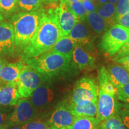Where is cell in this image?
<instances>
[{"mask_svg": "<svg viewBox=\"0 0 129 129\" xmlns=\"http://www.w3.org/2000/svg\"><path fill=\"white\" fill-rule=\"evenodd\" d=\"M101 129H126L118 113L112 117L101 122Z\"/></svg>", "mask_w": 129, "mask_h": 129, "instance_id": "cell-25", "label": "cell"}, {"mask_svg": "<svg viewBox=\"0 0 129 129\" xmlns=\"http://www.w3.org/2000/svg\"><path fill=\"white\" fill-rule=\"evenodd\" d=\"M17 85L6 84L0 90V105L6 106L16 105L20 98Z\"/></svg>", "mask_w": 129, "mask_h": 129, "instance_id": "cell-18", "label": "cell"}, {"mask_svg": "<svg viewBox=\"0 0 129 129\" xmlns=\"http://www.w3.org/2000/svg\"><path fill=\"white\" fill-rule=\"evenodd\" d=\"M9 115L4 111L0 110V125L6 124L7 122Z\"/></svg>", "mask_w": 129, "mask_h": 129, "instance_id": "cell-36", "label": "cell"}, {"mask_svg": "<svg viewBox=\"0 0 129 129\" xmlns=\"http://www.w3.org/2000/svg\"><path fill=\"white\" fill-rule=\"evenodd\" d=\"M81 1L88 12H96L99 7L97 0H81Z\"/></svg>", "mask_w": 129, "mask_h": 129, "instance_id": "cell-32", "label": "cell"}, {"mask_svg": "<svg viewBox=\"0 0 129 129\" xmlns=\"http://www.w3.org/2000/svg\"><path fill=\"white\" fill-rule=\"evenodd\" d=\"M97 1H98L99 6H102V5H104V4H105V3L108 2V0H97Z\"/></svg>", "mask_w": 129, "mask_h": 129, "instance_id": "cell-38", "label": "cell"}, {"mask_svg": "<svg viewBox=\"0 0 129 129\" xmlns=\"http://www.w3.org/2000/svg\"><path fill=\"white\" fill-rule=\"evenodd\" d=\"M57 7L44 10L36 34L22 50V62L48 52L62 37L58 22Z\"/></svg>", "mask_w": 129, "mask_h": 129, "instance_id": "cell-1", "label": "cell"}, {"mask_svg": "<svg viewBox=\"0 0 129 129\" xmlns=\"http://www.w3.org/2000/svg\"><path fill=\"white\" fill-rule=\"evenodd\" d=\"M106 71L109 80L117 90L129 83V71L121 64L116 62L109 64Z\"/></svg>", "mask_w": 129, "mask_h": 129, "instance_id": "cell-15", "label": "cell"}, {"mask_svg": "<svg viewBox=\"0 0 129 129\" xmlns=\"http://www.w3.org/2000/svg\"><path fill=\"white\" fill-rule=\"evenodd\" d=\"M25 64L22 62L5 64L0 71V80L6 84H16V81Z\"/></svg>", "mask_w": 129, "mask_h": 129, "instance_id": "cell-16", "label": "cell"}, {"mask_svg": "<svg viewBox=\"0 0 129 129\" xmlns=\"http://www.w3.org/2000/svg\"><path fill=\"white\" fill-rule=\"evenodd\" d=\"M44 9L31 12H17L12 17L16 48L23 50L36 34Z\"/></svg>", "mask_w": 129, "mask_h": 129, "instance_id": "cell-2", "label": "cell"}, {"mask_svg": "<svg viewBox=\"0 0 129 129\" xmlns=\"http://www.w3.org/2000/svg\"><path fill=\"white\" fill-rule=\"evenodd\" d=\"M94 32L87 25L82 21H78L69 34L73 41L88 51L92 50L95 38Z\"/></svg>", "mask_w": 129, "mask_h": 129, "instance_id": "cell-10", "label": "cell"}, {"mask_svg": "<svg viewBox=\"0 0 129 129\" xmlns=\"http://www.w3.org/2000/svg\"><path fill=\"white\" fill-rule=\"evenodd\" d=\"M22 129H48L50 125L48 122L40 120H32L21 125Z\"/></svg>", "mask_w": 129, "mask_h": 129, "instance_id": "cell-29", "label": "cell"}, {"mask_svg": "<svg viewBox=\"0 0 129 129\" xmlns=\"http://www.w3.org/2000/svg\"><path fill=\"white\" fill-rule=\"evenodd\" d=\"M48 129H53L52 128H51V127H49V128H48Z\"/></svg>", "mask_w": 129, "mask_h": 129, "instance_id": "cell-45", "label": "cell"}, {"mask_svg": "<svg viewBox=\"0 0 129 129\" xmlns=\"http://www.w3.org/2000/svg\"><path fill=\"white\" fill-rule=\"evenodd\" d=\"M8 128H9V127L7 124H6L0 125V129H8Z\"/></svg>", "mask_w": 129, "mask_h": 129, "instance_id": "cell-41", "label": "cell"}, {"mask_svg": "<svg viewBox=\"0 0 129 129\" xmlns=\"http://www.w3.org/2000/svg\"><path fill=\"white\" fill-rule=\"evenodd\" d=\"M51 78L25 64L16 83L20 97L26 99L30 98L37 88L49 82Z\"/></svg>", "mask_w": 129, "mask_h": 129, "instance_id": "cell-4", "label": "cell"}, {"mask_svg": "<svg viewBox=\"0 0 129 129\" xmlns=\"http://www.w3.org/2000/svg\"><path fill=\"white\" fill-rule=\"evenodd\" d=\"M99 88L112 96H117L118 90L109 80L107 71L104 67H101L98 71Z\"/></svg>", "mask_w": 129, "mask_h": 129, "instance_id": "cell-23", "label": "cell"}, {"mask_svg": "<svg viewBox=\"0 0 129 129\" xmlns=\"http://www.w3.org/2000/svg\"><path fill=\"white\" fill-rule=\"evenodd\" d=\"M96 12L107 22L110 28L116 24V7L115 5L107 2L102 6H99Z\"/></svg>", "mask_w": 129, "mask_h": 129, "instance_id": "cell-22", "label": "cell"}, {"mask_svg": "<svg viewBox=\"0 0 129 129\" xmlns=\"http://www.w3.org/2000/svg\"><path fill=\"white\" fill-rule=\"evenodd\" d=\"M68 2L69 3H73V2H76V1H80L81 0H67Z\"/></svg>", "mask_w": 129, "mask_h": 129, "instance_id": "cell-44", "label": "cell"}, {"mask_svg": "<svg viewBox=\"0 0 129 129\" xmlns=\"http://www.w3.org/2000/svg\"><path fill=\"white\" fill-rule=\"evenodd\" d=\"M75 118L68 106L67 102H62L56 107L48 123L53 129L66 128L73 124Z\"/></svg>", "mask_w": 129, "mask_h": 129, "instance_id": "cell-9", "label": "cell"}, {"mask_svg": "<svg viewBox=\"0 0 129 129\" xmlns=\"http://www.w3.org/2000/svg\"><path fill=\"white\" fill-rule=\"evenodd\" d=\"M85 22H87V25L95 34L98 35L104 34L106 30L111 28L107 22L96 12H88Z\"/></svg>", "mask_w": 129, "mask_h": 129, "instance_id": "cell-19", "label": "cell"}, {"mask_svg": "<svg viewBox=\"0 0 129 129\" xmlns=\"http://www.w3.org/2000/svg\"><path fill=\"white\" fill-rule=\"evenodd\" d=\"M129 37V29L115 24L102 37L99 48L106 56L114 57L126 43Z\"/></svg>", "mask_w": 129, "mask_h": 129, "instance_id": "cell-5", "label": "cell"}, {"mask_svg": "<svg viewBox=\"0 0 129 129\" xmlns=\"http://www.w3.org/2000/svg\"><path fill=\"white\" fill-rule=\"evenodd\" d=\"M7 63V62L6 60H5L3 58L0 57V71L1 70V69L3 68V67H4L5 64H6Z\"/></svg>", "mask_w": 129, "mask_h": 129, "instance_id": "cell-37", "label": "cell"}, {"mask_svg": "<svg viewBox=\"0 0 129 129\" xmlns=\"http://www.w3.org/2000/svg\"><path fill=\"white\" fill-rule=\"evenodd\" d=\"M13 28L12 23H0V56H11L16 50Z\"/></svg>", "mask_w": 129, "mask_h": 129, "instance_id": "cell-12", "label": "cell"}, {"mask_svg": "<svg viewBox=\"0 0 129 129\" xmlns=\"http://www.w3.org/2000/svg\"><path fill=\"white\" fill-rule=\"evenodd\" d=\"M8 129H22V126H21V125H14V126H13L11 128Z\"/></svg>", "mask_w": 129, "mask_h": 129, "instance_id": "cell-39", "label": "cell"}, {"mask_svg": "<svg viewBox=\"0 0 129 129\" xmlns=\"http://www.w3.org/2000/svg\"><path fill=\"white\" fill-rule=\"evenodd\" d=\"M108 1L109 3H111V4L115 5H115L117 4V3L118 0H108Z\"/></svg>", "mask_w": 129, "mask_h": 129, "instance_id": "cell-42", "label": "cell"}, {"mask_svg": "<svg viewBox=\"0 0 129 129\" xmlns=\"http://www.w3.org/2000/svg\"><path fill=\"white\" fill-rule=\"evenodd\" d=\"M115 7L117 21L119 17L129 12V0H118Z\"/></svg>", "mask_w": 129, "mask_h": 129, "instance_id": "cell-30", "label": "cell"}, {"mask_svg": "<svg viewBox=\"0 0 129 129\" xmlns=\"http://www.w3.org/2000/svg\"><path fill=\"white\" fill-rule=\"evenodd\" d=\"M17 0H0V13L10 15L16 11Z\"/></svg>", "mask_w": 129, "mask_h": 129, "instance_id": "cell-27", "label": "cell"}, {"mask_svg": "<svg viewBox=\"0 0 129 129\" xmlns=\"http://www.w3.org/2000/svg\"><path fill=\"white\" fill-rule=\"evenodd\" d=\"M37 109L26 98L19 100L16 104L14 109L8 117L6 122L9 127L14 125H22L36 117Z\"/></svg>", "mask_w": 129, "mask_h": 129, "instance_id": "cell-7", "label": "cell"}, {"mask_svg": "<svg viewBox=\"0 0 129 129\" xmlns=\"http://www.w3.org/2000/svg\"><path fill=\"white\" fill-rule=\"evenodd\" d=\"M76 46V43L69 37V35H68L61 37L50 50L48 51L59 53L63 55L72 57V53Z\"/></svg>", "mask_w": 129, "mask_h": 129, "instance_id": "cell-20", "label": "cell"}, {"mask_svg": "<svg viewBox=\"0 0 129 129\" xmlns=\"http://www.w3.org/2000/svg\"><path fill=\"white\" fill-rule=\"evenodd\" d=\"M72 61L81 71L90 72L96 67V58L90 51L77 45L72 53Z\"/></svg>", "mask_w": 129, "mask_h": 129, "instance_id": "cell-13", "label": "cell"}, {"mask_svg": "<svg viewBox=\"0 0 129 129\" xmlns=\"http://www.w3.org/2000/svg\"><path fill=\"white\" fill-rule=\"evenodd\" d=\"M3 20H4V17H3V14L0 13V23H1Z\"/></svg>", "mask_w": 129, "mask_h": 129, "instance_id": "cell-43", "label": "cell"}, {"mask_svg": "<svg viewBox=\"0 0 129 129\" xmlns=\"http://www.w3.org/2000/svg\"><path fill=\"white\" fill-rule=\"evenodd\" d=\"M99 87L93 79L89 77L80 78L75 83L69 103L78 104L85 101L98 102Z\"/></svg>", "mask_w": 129, "mask_h": 129, "instance_id": "cell-6", "label": "cell"}, {"mask_svg": "<svg viewBox=\"0 0 129 129\" xmlns=\"http://www.w3.org/2000/svg\"><path fill=\"white\" fill-rule=\"evenodd\" d=\"M96 118L100 122L104 121L117 113L118 102L115 96L99 88Z\"/></svg>", "mask_w": 129, "mask_h": 129, "instance_id": "cell-8", "label": "cell"}, {"mask_svg": "<svg viewBox=\"0 0 129 129\" xmlns=\"http://www.w3.org/2000/svg\"><path fill=\"white\" fill-rule=\"evenodd\" d=\"M61 129H67V128H61Z\"/></svg>", "mask_w": 129, "mask_h": 129, "instance_id": "cell-46", "label": "cell"}, {"mask_svg": "<svg viewBox=\"0 0 129 129\" xmlns=\"http://www.w3.org/2000/svg\"><path fill=\"white\" fill-rule=\"evenodd\" d=\"M45 2L47 3H50V4H53V3L57 2V0H44Z\"/></svg>", "mask_w": 129, "mask_h": 129, "instance_id": "cell-40", "label": "cell"}, {"mask_svg": "<svg viewBox=\"0 0 129 129\" xmlns=\"http://www.w3.org/2000/svg\"><path fill=\"white\" fill-rule=\"evenodd\" d=\"M68 106L76 117H96L98 104L97 102L85 101L78 104L67 103Z\"/></svg>", "mask_w": 129, "mask_h": 129, "instance_id": "cell-17", "label": "cell"}, {"mask_svg": "<svg viewBox=\"0 0 129 129\" xmlns=\"http://www.w3.org/2000/svg\"><path fill=\"white\" fill-rule=\"evenodd\" d=\"M58 22L62 37L68 36L78 19L71 10L67 0H60L59 6L57 7Z\"/></svg>", "mask_w": 129, "mask_h": 129, "instance_id": "cell-11", "label": "cell"}, {"mask_svg": "<svg viewBox=\"0 0 129 129\" xmlns=\"http://www.w3.org/2000/svg\"><path fill=\"white\" fill-rule=\"evenodd\" d=\"M44 0H17L16 11L17 12H31L43 8Z\"/></svg>", "mask_w": 129, "mask_h": 129, "instance_id": "cell-24", "label": "cell"}, {"mask_svg": "<svg viewBox=\"0 0 129 129\" xmlns=\"http://www.w3.org/2000/svg\"><path fill=\"white\" fill-rule=\"evenodd\" d=\"M0 90H1V87H0Z\"/></svg>", "mask_w": 129, "mask_h": 129, "instance_id": "cell-47", "label": "cell"}, {"mask_svg": "<svg viewBox=\"0 0 129 129\" xmlns=\"http://www.w3.org/2000/svg\"><path fill=\"white\" fill-rule=\"evenodd\" d=\"M69 6L71 10L77 16L79 21L85 22L87 16L88 12L87 11L83 2L81 1H76V2L69 3Z\"/></svg>", "mask_w": 129, "mask_h": 129, "instance_id": "cell-26", "label": "cell"}, {"mask_svg": "<svg viewBox=\"0 0 129 129\" xmlns=\"http://www.w3.org/2000/svg\"><path fill=\"white\" fill-rule=\"evenodd\" d=\"M117 99L125 103H129V83L118 90Z\"/></svg>", "mask_w": 129, "mask_h": 129, "instance_id": "cell-31", "label": "cell"}, {"mask_svg": "<svg viewBox=\"0 0 129 129\" xmlns=\"http://www.w3.org/2000/svg\"><path fill=\"white\" fill-rule=\"evenodd\" d=\"M101 122L96 117H78L67 129H99Z\"/></svg>", "mask_w": 129, "mask_h": 129, "instance_id": "cell-21", "label": "cell"}, {"mask_svg": "<svg viewBox=\"0 0 129 129\" xmlns=\"http://www.w3.org/2000/svg\"><path fill=\"white\" fill-rule=\"evenodd\" d=\"M23 63L51 77L63 75L69 71L72 67H75L72 61V57L50 51L38 57L28 59Z\"/></svg>", "mask_w": 129, "mask_h": 129, "instance_id": "cell-3", "label": "cell"}, {"mask_svg": "<svg viewBox=\"0 0 129 129\" xmlns=\"http://www.w3.org/2000/svg\"><path fill=\"white\" fill-rule=\"evenodd\" d=\"M54 98V91L47 82L41 85L34 91L30 98V101L37 109L46 107L53 101Z\"/></svg>", "mask_w": 129, "mask_h": 129, "instance_id": "cell-14", "label": "cell"}, {"mask_svg": "<svg viewBox=\"0 0 129 129\" xmlns=\"http://www.w3.org/2000/svg\"><path fill=\"white\" fill-rule=\"evenodd\" d=\"M129 54V37L126 41V43L122 46L121 48L119 50L117 54L113 57V60L115 61L120 57L126 56Z\"/></svg>", "mask_w": 129, "mask_h": 129, "instance_id": "cell-33", "label": "cell"}, {"mask_svg": "<svg viewBox=\"0 0 129 129\" xmlns=\"http://www.w3.org/2000/svg\"><path fill=\"white\" fill-rule=\"evenodd\" d=\"M117 113L125 126L129 128V103L122 104L118 103Z\"/></svg>", "mask_w": 129, "mask_h": 129, "instance_id": "cell-28", "label": "cell"}, {"mask_svg": "<svg viewBox=\"0 0 129 129\" xmlns=\"http://www.w3.org/2000/svg\"><path fill=\"white\" fill-rule=\"evenodd\" d=\"M117 63L121 64L122 66L126 70L129 71V54L123 57H120V59H117L114 61Z\"/></svg>", "mask_w": 129, "mask_h": 129, "instance_id": "cell-35", "label": "cell"}, {"mask_svg": "<svg viewBox=\"0 0 129 129\" xmlns=\"http://www.w3.org/2000/svg\"><path fill=\"white\" fill-rule=\"evenodd\" d=\"M116 23L129 29V12L119 17L116 21Z\"/></svg>", "mask_w": 129, "mask_h": 129, "instance_id": "cell-34", "label": "cell"}]
</instances>
